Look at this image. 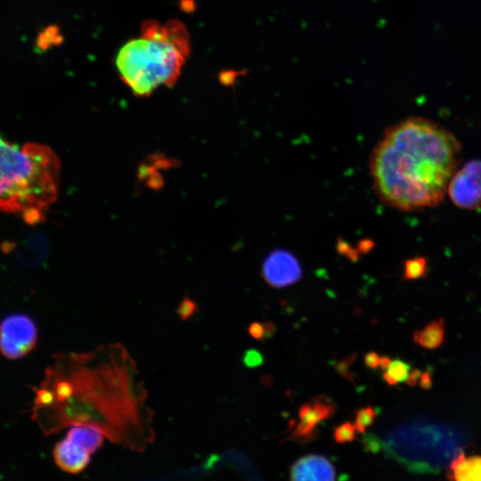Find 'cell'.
Here are the masks:
<instances>
[{
	"label": "cell",
	"mask_w": 481,
	"mask_h": 481,
	"mask_svg": "<svg viewBox=\"0 0 481 481\" xmlns=\"http://www.w3.org/2000/svg\"><path fill=\"white\" fill-rule=\"evenodd\" d=\"M53 357L42 382L33 388L31 418L46 436L87 426L132 451L143 452L155 441L149 393L124 345Z\"/></svg>",
	"instance_id": "obj_1"
},
{
	"label": "cell",
	"mask_w": 481,
	"mask_h": 481,
	"mask_svg": "<svg viewBox=\"0 0 481 481\" xmlns=\"http://www.w3.org/2000/svg\"><path fill=\"white\" fill-rule=\"evenodd\" d=\"M460 155L450 131L429 119H405L386 132L371 156L374 190L403 212L433 208L448 194Z\"/></svg>",
	"instance_id": "obj_2"
},
{
	"label": "cell",
	"mask_w": 481,
	"mask_h": 481,
	"mask_svg": "<svg viewBox=\"0 0 481 481\" xmlns=\"http://www.w3.org/2000/svg\"><path fill=\"white\" fill-rule=\"evenodd\" d=\"M61 164L49 146H24L0 136V209L30 225L46 218L58 196Z\"/></svg>",
	"instance_id": "obj_3"
},
{
	"label": "cell",
	"mask_w": 481,
	"mask_h": 481,
	"mask_svg": "<svg viewBox=\"0 0 481 481\" xmlns=\"http://www.w3.org/2000/svg\"><path fill=\"white\" fill-rule=\"evenodd\" d=\"M189 53V34L183 24L149 20L141 27V37L119 49L115 62L133 95L147 97L160 86H174Z\"/></svg>",
	"instance_id": "obj_4"
},
{
	"label": "cell",
	"mask_w": 481,
	"mask_h": 481,
	"mask_svg": "<svg viewBox=\"0 0 481 481\" xmlns=\"http://www.w3.org/2000/svg\"><path fill=\"white\" fill-rule=\"evenodd\" d=\"M37 342V329L31 317L12 315L0 325V352L8 360H15L26 356L34 350Z\"/></svg>",
	"instance_id": "obj_5"
},
{
	"label": "cell",
	"mask_w": 481,
	"mask_h": 481,
	"mask_svg": "<svg viewBox=\"0 0 481 481\" xmlns=\"http://www.w3.org/2000/svg\"><path fill=\"white\" fill-rule=\"evenodd\" d=\"M448 194L458 208H481V160H471L457 169L449 182Z\"/></svg>",
	"instance_id": "obj_6"
},
{
	"label": "cell",
	"mask_w": 481,
	"mask_h": 481,
	"mask_svg": "<svg viewBox=\"0 0 481 481\" xmlns=\"http://www.w3.org/2000/svg\"><path fill=\"white\" fill-rule=\"evenodd\" d=\"M337 405L328 396H317L298 408V423L291 436L285 441H294L298 444H309L319 438V424L329 420L337 411Z\"/></svg>",
	"instance_id": "obj_7"
},
{
	"label": "cell",
	"mask_w": 481,
	"mask_h": 481,
	"mask_svg": "<svg viewBox=\"0 0 481 481\" xmlns=\"http://www.w3.org/2000/svg\"><path fill=\"white\" fill-rule=\"evenodd\" d=\"M262 273L267 285L276 289L295 284L303 275L296 259L285 251H276L267 257Z\"/></svg>",
	"instance_id": "obj_8"
},
{
	"label": "cell",
	"mask_w": 481,
	"mask_h": 481,
	"mask_svg": "<svg viewBox=\"0 0 481 481\" xmlns=\"http://www.w3.org/2000/svg\"><path fill=\"white\" fill-rule=\"evenodd\" d=\"M292 480H335L336 471L331 462L323 455H307L292 465Z\"/></svg>",
	"instance_id": "obj_9"
},
{
	"label": "cell",
	"mask_w": 481,
	"mask_h": 481,
	"mask_svg": "<svg viewBox=\"0 0 481 481\" xmlns=\"http://www.w3.org/2000/svg\"><path fill=\"white\" fill-rule=\"evenodd\" d=\"M53 459L60 469L71 474L83 473L90 464V453L66 437L55 446Z\"/></svg>",
	"instance_id": "obj_10"
},
{
	"label": "cell",
	"mask_w": 481,
	"mask_h": 481,
	"mask_svg": "<svg viewBox=\"0 0 481 481\" xmlns=\"http://www.w3.org/2000/svg\"><path fill=\"white\" fill-rule=\"evenodd\" d=\"M448 478L457 481H481V457L467 458L464 453L458 455L449 465Z\"/></svg>",
	"instance_id": "obj_11"
},
{
	"label": "cell",
	"mask_w": 481,
	"mask_h": 481,
	"mask_svg": "<svg viewBox=\"0 0 481 481\" xmlns=\"http://www.w3.org/2000/svg\"><path fill=\"white\" fill-rule=\"evenodd\" d=\"M66 438L92 455L102 448L105 435L95 428L74 426L66 434Z\"/></svg>",
	"instance_id": "obj_12"
},
{
	"label": "cell",
	"mask_w": 481,
	"mask_h": 481,
	"mask_svg": "<svg viewBox=\"0 0 481 481\" xmlns=\"http://www.w3.org/2000/svg\"><path fill=\"white\" fill-rule=\"evenodd\" d=\"M445 339V320L432 321L425 328L414 333V341L420 347L427 350H435L440 347Z\"/></svg>",
	"instance_id": "obj_13"
},
{
	"label": "cell",
	"mask_w": 481,
	"mask_h": 481,
	"mask_svg": "<svg viewBox=\"0 0 481 481\" xmlns=\"http://www.w3.org/2000/svg\"><path fill=\"white\" fill-rule=\"evenodd\" d=\"M411 366L404 361L393 360L391 366L383 373L382 378L389 386L398 385L407 380Z\"/></svg>",
	"instance_id": "obj_14"
},
{
	"label": "cell",
	"mask_w": 481,
	"mask_h": 481,
	"mask_svg": "<svg viewBox=\"0 0 481 481\" xmlns=\"http://www.w3.org/2000/svg\"><path fill=\"white\" fill-rule=\"evenodd\" d=\"M376 417L377 411L371 405L358 410L356 414V422H355L357 432L361 434L366 433V430L372 425Z\"/></svg>",
	"instance_id": "obj_15"
},
{
	"label": "cell",
	"mask_w": 481,
	"mask_h": 481,
	"mask_svg": "<svg viewBox=\"0 0 481 481\" xmlns=\"http://www.w3.org/2000/svg\"><path fill=\"white\" fill-rule=\"evenodd\" d=\"M356 426L351 422H345L333 430V439L338 444L353 442L356 439Z\"/></svg>",
	"instance_id": "obj_16"
},
{
	"label": "cell",
	"mask_w": 481,
	"mask_h": 481,
	"mask_svg": "<svg viewBox=\"0 0 481 481\" xmlns=\"http://www.w3.org/2000/svg\"><path fill=\"white\" fill-rule=\"evenodd\" d=\"M426 273V262L424 259L408 260L405 263L404 278L407 280H414L423 278Z\"/></svg>",
	"instance_id": "obj_17"
},
{
	"label": "cell",
	"mask_w": 481,
	"mask_h": 481,
	"mask_svg": "<svg viewBox=\"0 0 481 481\" xmlns=\"http://www.w3.org/2000/svg\"><path fill=\"white\" fill-rule=\"evenodd\" d=\"M357 360V354H351V356L344 358V360L333 363V366L337 371L339 375L344 377L345 379L354 382V373L352 372L351 367L353 366L355 361Z\"/></svg>",
	"instance_id": "obj_18"
},
{
	"label": "cell",
	"mask_w": 481,
	"mask_h": 481,
	"mask_svg": "<svg viewBox=\"0 0 481 481\" xmlns=\"http://www.w3.org/2000/svg\"><path fill=\"white\" fill-rule=\"evenodd\" d=\"M244 366L248 369H257L262 366L264 357L262 352L257 350H249L245 352L243 358Z\"/></svg>",
	"instance_id": "obj_19"
},
{
	"label": "cell",
	"mask_w": 481,
	"mask_h": 481,
	"mask_svg": "<svg viewBox=\"0 0 481 481\" xmlns=\"http://www.w3.org/2000/svg\"><path fill=\"white\" fill-rule=\"evenodd\" d=\"M196 310L197 306L196 303L190 300V298H185L182 301L180 305H179L178 313L182 320H187L196 314Z\"/></svg>",
	"instance_id": "obj_20"
},
{
	"label": "cell",
	"mask_w": 481,
	"mask_h": 481,
	"mask_svg": "<svg viewBox=\"0 0 481 481\" xmlns=\"http://www.w3.org/2000/svg\"><path fill=\"white\" fill-rule=\"evenodd\" d=\"M362 442L364 448L367 452L376 454V453L380 452V449H382V442L380 441V439L377 438V437L373 435V434H366V435H364Z\"/></svg>",
	"instance_id": "obj_21"
},
{
	"label": "cell",
	"mask_w": 481,
	"mask_h": 481,
	"mask_svg": "<svg viewBox=\"0 0 481 481\" xmlns=\"http://www.w3.org/2000/svg\"><path fill=\"white\" fill-rule=\"evenodd\" d=\"M250 335L256 341H264L267 337V330L265 323L253 322L249 326Z\"/></svg>",
	"instance_id": "obj_22"
},
{
	"label": "cell",
	"mask_w": 481,
	"mask_h": 481,
	"mask_svg": "<svg viewBox=\"0 0 481 481\" xmlns=\"http://www.w3.org/2000/svg\"><path fill=\"white\" fill-rule=\"evenodd\" d=\"M37 48L42 51H46L50 47L53 45V40L47 31H43V33L39 34V37L37 39Z\"/></svg>",
	"instance_id": "obj_23"
},
{
	"label": "cell",
	"mask_w": 481,
	"mask_h": 481,
	"mask_svg": "<svg viewBox=\"0 0 481 481\" xmlns=\"http://www.w3.org/2000/svg\"><path fill=\"white\" fill-rule=\"evenodd\" d=\"M364 361L369 369L376 370L380 366V357L376 352L371 351L366 354Z\"/></svg>",
	"instance_id": "obj_24"
},
{
	"label": "cell",
	"mask_w": 481,
	"mask_h": 481,
	"mask_svg": "<svg viewBox=\"0 0 481 481\" xmlns=\"http://www.w3.org/2000/svg\"><path fill=\"white\" fill-rule=\"evenodd\" d=\"M422 371L420 369H412L410 374H408V377L407 380H405V382H407V385L410 387L416 386L417 382H419L421 379V376H422Z\"/></svg>",
	"instance_id": "obj_25"
},
{
	"label": "cell",
	"mask_w": 481,
	"mask_h": 481,
	"mask_svg": "<svg viewBox=\"0 0 481 481\" xmlns=\"http://www.w3.org/2000/svg\"><path fill=\"white\" fill-rule=\"evenodd\" d=\"M432 373H430V371H426V372L423 373L422 376H421V388L426 389L427 391V389H432Z\"/></svg>",
	"instance_id": "obj_26"
},
{
	"label": "cell",
	"mask_w": 481,
	"mask_h": 481,
	"mask_svg": "<svg viewBox=\"0 0 481 481\" xmlns=\"http://www.w3.org/2000/svg\"><path fill=\"white\" fill-rule=\"evenodd\" d=\"M392 360L388 356L380 357V366L383 371H386L391 366Z\"/></svg>",
	"instance_id": "obj_27"
}]
</instances>
